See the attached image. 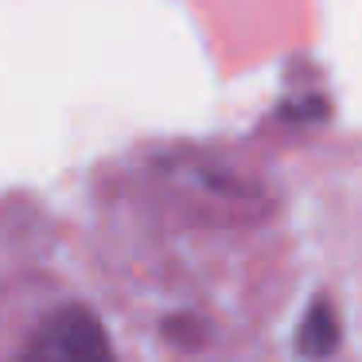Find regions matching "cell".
Wrapping results in <instances>:
<instances>
[{
	"label": "cell",
	"mask_w": 362,
	"mask_h": 362,
	"mask_svg": "<svg viewBox=\"0 0 362 362\" xmlns=\"http://www.w3.org/2000/svg\"><path fill=\"white\" fill-rule=\"evenodd\" d=\"M24 362H113V346L105 327L86 308H59L40 323L28 343Z\"/></svg>",
	"instance_id": "cell-1"
},
{
	"label": "cell",
	"mask_w": 362,
	"mask_h": 362,
	"mask_svg": "<svg viewBox=\"0 0 362 362\" xmlns=\"http://www.w3.org/2000/svg\"><path fill=\"white\" fill-rule=\"evenodd\" d=\"M296 346H300L304 358H327V354H335L339 320H335L327 300H315V304L308 308L304 323H300V331H296Z\"/></svg>",
	"instance_id": "cell-2"
}]
</instances>
